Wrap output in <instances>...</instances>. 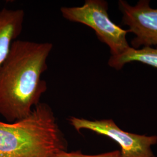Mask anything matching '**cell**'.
Wrapping results in <instances>:
<instances>
[{
  "mask_svg": "<svg viewBox=\"0 0 157 157\" xmlns=\"http://www.w3.org/2000/svg\"><path fill=\"white\" fill-rule=\"evenodd\" d=\"M51 43L16 40L0 67V115L9 123L29 116L47 89L41 79L47 69Z\"/></svg>",
  "mask_w": 157,
  "mask_h": 157,
  "instance_id": "6da1fadb",
  "label": "cell"
},
{
  "mask_svg": "<svg viewBox=\"0 0 157 157\" xmlns=\"http://www.w3.org/2000/svg\"><path fill=\"white\" fill-rule=\"evenodd\" d=\"M67 141L49 105L40 102L13 123L0 122V157H53Z\"/></svg>",
  "mask_w": 157,
  "mask_h": 157,
  "instance_id": "7a4b0ae2",
  "label": "cell"
},
{
  "mask_svg": "<svg viewBox=\"0 0 157 157\" xmlns=\"http://www.w3.org/2000/svg\"><path fill=\"white\" fill-rule=\"evenodd\" d=\"M105 1L86 0L80 6L61 7V13L67 21L79 23L92 29L98 39L109 47L111 56H117L130 47L126 39L129 32L112 22Z\"/></svg>",
  "mask_w": 157,
  "mask_h": 157,
  "instance_id": "3957f363",
  "label": "cell"
},
{
  "mask_svg": "<svg viewBox=\"0 0 157 157\" xmlns=\"http://www.w3.org/2000/svg\"><path fill=\"white\" fill-rule=\"evenodd\" d=\"M69 124L75 130H89L105 136L120 146L122 157H155L151 147L157 144V136L138 135L125 132L112 119L89 120L72 117Z\"/></svg>",
  "mask_w": 157,
  "mask_h": 157,
  "instance_id": "277c9868",
  "label": "cell"
},
{
  "mask_svg": "<svg viewBox=\"0 0 157 157\" xmlns=\"http://www.w3.org/2000/svg\"><path fill=\"white\" fill-rule=\"evenodd\" d=\"M118 6L123 15L122 23L129 27V33L135 35L131 41L132 48L157 47V9L152 8L150 1L140 0L132 6L120 0Z\"/></svg>",
  "mask_w": 157,
  "mask_h": 157,
  "instance_id": "5b68a950",
  "label": "cell"
},
{
  "mask_svg": "<svg viewBox=\"0 0 157 157\" xmlns=\"http://www.w3.org/2000/svg\"><path fill=\"white\" fill-rule=\"evenodd\" d=\"M24 18L22 10H0V67L8 56L12 43L22 33Z\"/></svg>",
  "mask_w": 157,
  "mask_h": 157,
  "instance_id": "8992f818",
  "label": "cell"
},
{
  "mask_svg": "<svg viewBox=\"0 0 157 157\" xmlns=\"http://www.w3.org/2000/svg\"><path fill=\"white\" fill-rule=\"evenodd\" d=\"M132 62H141L157 68V48L144 47L135 49L130 47L122 54L110 56L108 63L110 67L120 70L125 64Z\"/></svg>",
  "mask_w": 157,
  "mask_h": 157,
  "instance_id": "52a82bcc",
  "label": "cell"
},
{
  "mask_svg": "<svg viewBox=\"0 0 157 157\" xmlns=\"http://www.w3.org/2000/svg\"><path fill=\"white\" fill-rule=\"evenodd\" d=\"M53 157H122L119 150L108 152L97 155H87L80 151L60 152L56 154Z\"/></svg>",
  "mask_w": 157,
  "mask_h": 157,
  "instance_id": "ba28073f",
  "label": "cell"
}]
</instances>
